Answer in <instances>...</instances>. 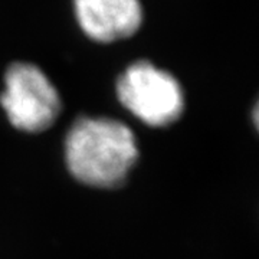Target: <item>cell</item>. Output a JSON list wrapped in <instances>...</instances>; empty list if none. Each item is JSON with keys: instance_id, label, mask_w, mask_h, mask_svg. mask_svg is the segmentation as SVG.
<instances>
[{"instance_id": "6da1fadb", "label": "cell", "mask_w": 259, "mask_h": 259, "mask_svg": "<svg viewBox=\"0 0 259 259\" xmlns=\"http://www.w3.org/2000/svg\"><path fill=\"white\" fill-rule=\"evenodd\" d=\"M139 156L133 131L110 118L82 117L74 122L65 141L69 171L94 187H117L127 179Z\"/></svg>"}, {"instance_id": "7a4b0ae2", "label": "cell", "mask_w": 259, "mask_h": 259, "mask_svg": "<svg viewBox=\"0 0 259 259\" xmlns=\"http://www.w3.org/2000/svg\"><path fill=\"white\" fill-rule=\"evenodd\" d=\"M117 94L133 115L153 127L173 124L185 110L182 85L148 61L130 65L117 81Z\"/></svg>"}, {"instance_id": "3957f363", "label": "cell", "mask_w": 259, "mask_h": 259, "mask_svg": "<svg viewBox=\"0 0 259 259\" xmlns=\"http://www.w3.org/2000/svg\"><path fill=\"white\" fill-rule=\"evenodd\" d=\"M0 102L10 122L28 133L49 128L61 111L55 85L40 68L28 62H15L8 68Z\"/></svg>"}, {"instance_id": "277c9868", "label": "cell", "mask_w": 259, "mask_h": 259, "mask_svg": "<svg viewBox=\"0 0 259 259\" xmlns=\"http://www.w3.org/2000/svg\"><path fill=\"white\" fill-rule=\"evenodd\" d=\"M74 12L83 33L100 44L136 35L144 16L140 0H74Z\"/></svg>"}, {"instance_id": "5b68a950", "label": "cell", "mask_w": 259, "mask_h": 259, "mask_svg": "<svg viewBox=\"0 0 259 259\" xmlns=\"http://www.w3.org/2000/svg\"><path fill=\"white\" fill-rule=\"evenodd\" d=\"M253 122H255V127L259 131V100L255 104V107H253Z\"/></svg>"}]
</instances>
